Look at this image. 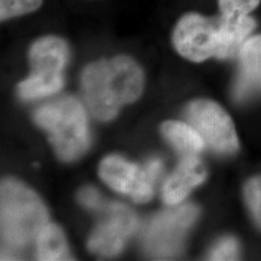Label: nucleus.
I'll return each mask as SVG.
<instances>
[{
  "instance_id": "nucleus-1",
  "label": "nucleus",
  "mask_w": 261,
  "mask_h": 261,
  "mask_svg": "<svg viewBox=\"0 0 261 261\" xmlns=\"http://www.w3.org/2000/svg\"><path fill=\"white\" fill-rule=\"evenodd\" d=\"M81 87L91 114L100 120H113L126 104L136 102L144 89V73L127 56L93 62L84 69Z\"/></svg>"
},
{
  "instance_id": "nucleus-2",
  "label": "nucleus",
  "mask_w": 261,
  "mask_h": 261,
  "mask_svg": "<svg viewBox=\"0 0 261 261\" xmlns=\"http://www.w3.org/2000/svg\"><path fill=\"white\" fill-rule=\"evenodd\" d=\"M48 221L41 198L23 182L4 179L0 188V231L3 247L19 250L35 242Z\"/></svg>"
},
{
  "instance_id": "nucleus-3",
  "label": "nucleus",
  "mask_w": 261,
  "mask_h": 261,
  "mask_svg": "<svg viewBox=\"0 0 261 261\" xmlns=\"http://www.w3.org/2000/svg\"><path fill=\"white\" fill-rule=\"evenodd\" d=\"M38 126L47 132L58 158L74 161L89 149L87 115L76 98L64 97L39 108L34 113Z\"/></svg>"
},
{
  "instance_id": "nucleus-4",
  "label": "nucleus",
  "mask_w": 261,
  "mask_h": 261,
  "mask_svg": "<svg viewBox=\"0 0 261 261\" xmlns=\"http://www.w3.org/2000/svg\"><path fill=\"white\" fill-rule=\"evenodd\" d=\"M172 41L178 54L191 62L200 63L211 57L226 60L220 16L185 14L175 24Z\"/></svg>"
},
{
  "instance_id": "nucleus-5",
  "label": "nucleus",
  "mask_w": 261,
  "mask_h": 261,
  "mask_svg": "<svg viewBox=\"0 0 261 261\" xmlns=\"http://www.w3.org/2000/svg\"><path fill=\"white\" fill-rule=\"evenodd\" d=\"M197 215L198 208L194 204H185L159 214L150 221L143 236L145 252L154 259H171L177 255Z\"/></svg>"
},
{
  "instance_id": "nucleus-6",
  "label": "nucleus",
  "mask_w": 261,
  "mask_h": 261,
  "mask_svg": "<svg viewBox=\"0 0 261 261\" xmlns=\"http://www.w3.org/2000/svg\"><path fill=\"white\" fill-rule=\"evenodd\" d=\"M187 117L204 143L220 154H233L238 138L231 116L211 99H197L189 104Z\"/></svg>"
},
{
  "instance_id": "nucleus-7",
  "label": "nucleus",
  "mask_w": 261,
  "mask_h": 261,
  "mask_svg": "<svg viewBox=\"0 0 261 261\" xmlns=\"http://www.w3.org/2000/svg\"><path fill=\"white\" fill-rule=\"evenodd\" d=\"M97 212L104 214V219L94 228L87 247L98 255H116L123 249L130 234L135 233L138 219L129 208L117 202L106 201Z\"/></svg>"
},
{
  "instance_id": "nucleus-8",
  "label": "nucleus",
  "mask_w": 261,
  "mask_h": 261,
  "mask_svg": "<svg viewBox=\"0 0 261 261\" xmlns=\"http://www.w3.org/2000/svg\"><path fill=\"white\" fill-rule=\"evenodd\" d=\"M99 177L114 190L129 196L137 203L151 200L154 179L150 177L146 168H140L121 156L112 155L102 160Z\"/></svg>"
},
{
  "instance_id": "nucleus-9",
  "label": "nucleus",
  "mask_w": 261,
  "mask_h": 261,
  "mask_svg": "<svg viewBox=\"0 0 261 261\" xmlns=\"http://www.w3.org/2000/svg\"><path fill=\"white\" fill-rule=\"evenodd\" d=\"M205 178L207 169L197 155L184 156L177 169L169 175L163 185V201L169 205L181 203L196 187L205 180Z\"/></svg>"
},
{
  "instance_id": "nucleus-10",
  "label": "nucleus",
  "mask_w": 261,
  "mask_h": 261,
  "mask_svg": "<svg viewBox=\"0 0 261 261\" xmlns=\"http://www.w3.org/2000/svg\"><path fill=\"white\" fill-rule=\"evenodd\" d=\"M69 60V46L63 39L55 35L42 37L33 42L29 50L33 73L44 76H63L62 71Z\"/></svg>"
},
{
  "instance_id": "nucleus-11",
  "label": "nucleus",
  "mask_w": 261,
  "mask_h": 261,
  "mask_svg": "<svg viewBox=\"0 0 261 261\" xmlns=\"http://www.w3.org/2000/svg\"><path fill=\"white\" fill-rule=\"evenodd\" d=\"M238 57L241 69L233 94L237 100H244L261 91V34L248 39Z\"/></svg>"
},
{
  "instance_id": "nucleus-12",
  "label": "nucleus",
  "mask_w": 261,
  "mask_h": 261,
  "mask_svg": "<svg viewBox=\"0 0 261 261\" xmlns=\"http://www.w3.org/2000/svg\"><path fill=\"white\" fill-rule=\"evenodd\" d=\"M163 137L182 156L198 155L205 143L195 127L180 121H166L161 126Z\"/></svg>"
},
{
  "instance_id": "nucleus-13",
  "label": "nucleus",
  "mask_w": 261,
  "mask_h": 261,
  "mask_svg": "<svg viewBox=\"0 0 261 261\" xmlns=\"http://www.w3.org/2000/svg\"><path fill=\"white\" fill-rule=\"evenodd\" d=\"M34 243L37 260L60 261L73 259L63 231L57 225L52 223L45 225Z\"/></svg>"
},
{
  "instance_id": "nucleus-14",
  "label": "nucleus",
  "mask_w": 261,
  "mask_h": 261,
  "mask_svg": "<svg viewBox=\"0 0 261 261\" xmlns=\"http://www.w3.org/2000/svg\"><path fill=\"white\" fill-rule=\"evenodd\" d=\"M63 76L51 77L33 73L31 76L18 85L19 97L23 99H37L57 93L63 87Z\"/></svg>"
},
{
  "instance_id": "nucleus-15",
  "label": "nucleus",
  "mask_w": 261,
  "mask_h": 261,
  "mask_svg": "<svg viewBox=\"0 0 261 261\" xmlns=\"http://www.w3.org/2000/svg\"><path fill=\"white\" fill-rule=\"evenodd\" d=\"M42 4V0H0V19L18 17L37 11Z\"/></svg>"
},
{
  "instance_id": "nucleus-16",
  "label": "nucleus",
  "mask_w": 261,
  "mask_h": 261,
  "mask_svg": "<svg viewBox=\"0 0 261 261\" xmlns=\"http://www.w3.org/2000/svg\"><path fill=\"white\" fill-rule=\"evenodd\" d=\"M244 200L254 221L261 230V175L249 179L246 182Z\"/></svg>"
},
{
  "instance_id": "nucleus-17",
  "label": "nucleus",
  "mask_w": 261,
  "mask_h": 261,
  "mask_svg": "<svg viewBox=\"0 0 261 261\" xmlns=\"http://www.w3.org/2000/svg\"><path fill=\"white\" fill-rule=\"evenodd\" d=\"M261 0H218L220 15L226 17L248 16L259 6Z\"/></svg>"
},
{
  "instance_id": "nucleus-18",
  "label": "nucleus",
  "mask_w": 261,
  "mask_h": 261,
  "mask_svg": "<svg viewBox=\"0 0 261 261\" xmlns=\"http://www.w3.org/2000/svg\"><path fill=\"white\" fill-rule=\"evenodd\" d=\"M210 260H237L238 243L233 237H224L211 250Z\"/></svg>"
},
{
  "instance_id": "nucleus-19",
  "label": "nucleus",
  "mask_w": 261,
  "mask_h": 261,
  "mask_svg": "<svg viewBox=\"0 0 261 261\" xmlns=\"http://www.w3.org/2000/svg\"><path fill=\"white\" fill-rule=\"evenodd\" d=\"M77 198H79V202L84 207L92 211H98L106 202V200L94 188L81 189L79 195H77Z\"/></svg>"
},
{
  "instance_id": "nucleus-20",
  "label": "nucleus",
  "mask_w": 261,
  "mask_h": 261,
  "mask_svg": "<svg viewBox=\"0 0 261 261\" xmlns=\"http://www.w3.org/2000/svg\"><path fill=\"white\" fill-rule=\"evenodd\" d=\"M145 168L150 174V177L154 179V180H156V178L159 177L160 173L162 171V163L158 159L151 160V161L148 162V165H146Z\"/></svg>"
}]
</instances>
